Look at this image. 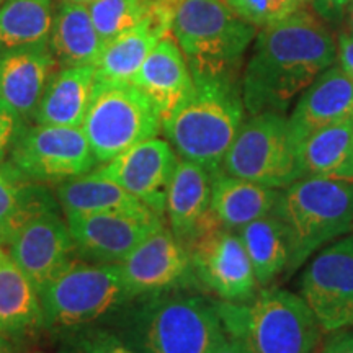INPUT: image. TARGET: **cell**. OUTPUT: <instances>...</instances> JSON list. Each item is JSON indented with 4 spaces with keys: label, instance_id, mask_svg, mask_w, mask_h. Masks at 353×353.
Returning <instances> with one entry per match:
<instances>
[{
    "label": "cell",
    "instance_id": "cell-1",
    "mask_svg": "<svg viewBox=\"0 0 353 353\" xmlns=\"http://www.w3.org/2000/svg\"><path fill=\"white\" fill-rule=\"evenodd\" d=\"M337 61V43L306 7L257 32L241 77L245 112L283 113Z\"/></svg>",
    "mask_w": 353,
    "mask_h": 353
},
{
    "label": "cell",
    "instance_id": "cell-2",
    "mask_svg": "<svg viewBox=\"0 0 353 353\" xmlns=\"http://www.w3.org/2000/svg\"><path fill=\"white\" fill-rule=\"evenodd\" d=\"M114 317L138 353H214L228 339L216 303L188 290L136 298Z\"/></svg>",
    "mask_w": 353,
    "mask_h": 353
},
{
    "label": "cell",
    "instance_id": "cell-3",
    "mask_svg": "<svg viewBox=\"0 0 353 353\" xmlns=\"http://www.w3.org/2000/svg\"><path fill=\"white\" fill-rule=\"evenodd\" d=\"M241 81H201L187 100L162 121L179 159L221 174L224 157L244 123Z\"/></svg>",
    "mask_w": 353,
    "mask_h": 353
},
{
    "label": "cell",
    "instance_id": "cell-4",
    "mask_svg": "<svg viewBox=\"0 0 353 353\" xmlns=\"http://www.w3.org/2000/svg\"><path fill=\"white\" fill-rule=\"evenodd\" d=\"M170 33L193 82L241 81L242 61L257 26L239 19L224 0H180Z\"/></svg>",
    "mask_w": 353,
    "mask_h": 353
},
{
    "label": "cell",
    "instance_id": "cell-5",
    "mask_svg": "<svg viewBox=\"0 0 353 353\" xmlns=\"http://www.w3.org/2000/svg\"><path fill=\"white\" fill-rule=\"evenodd\" d=\"M273 213L288 237L291 275L321 247L353 229V180L303 176L280 190Z\"/></svg>",
    "mask_w": 353,
    "mask_h": 353
},
{
    "label": "cell",
    "instance_id": "cell-6",
    "mask_svg": "<svg viewBox=\"0 0 353 353\" xmlns=\"http://www.w3.org/2000/svg\"><path fill=\"white\" fill-rule=\"evenodd\" d=\"M44 329L61 339L100 327L132 301L118 265L76 259L39 290Z\"/></svg>",
    "mask_w": 353,
    "mask_h": 353
},
{
    "label": "cell",
    "instance_id": "cell-7",
    "mask_svg": "<svg viewBox=\"0 0 353 353\" xmlns=\"http://www.w3.org/2000/svg\"><path fill=\"white\" fill-rule=\"evenodd\" d=\"M229 337L239 339L252 353H314L322 327L298 294L267 290L250 303H216Z\"/></svg>",
    "mask_w": 353,
    "mask_h": 353
},
{
    "label": "cell",
    "instance_id": "cell-8",
    "mask_svg": "<svg viewBox=\"0 0 353 353\" xmlns=\"http://www.w3.org/2000/svg\"><path fill=\"white\" fill-rule=\"evenodd\" d=\"M81 128L101 165L132 145L156 138L162 131V118L134 83L95 81Z\"/></svg>",
    "mask_w": 353,
    "mask_h": 353
},
{
    "label": "cell",
    "instance_id": "cell-9",
    "mask_svg": "<svg viewBox=\"0 0 353 353\" xmlns=\"http://www.w3.org/2000/svg\"><path fill=\"white\" fill-rule=\"evenodd\" d=\"M221 174L276 190L301 179L288 118L283 113L265 112L244 120L224 157Z\"/></svg>",
    "mask_w": 353,
    "mask_h": 353
},
{
    "label": "cell",
    "instance_id": "cell-10",
    "mask_svg": "<svg viewBox=\"0 0 353 353\" xmlns=\"http://www.w3.org/2000/svg\"><path fill=\"white\" fill-rule=\"evenodd\" d=\"M32 182L61 183L88 174L97 161L82 128L21 126L7 159Z\"/></svg>",
    "mask_w": 353,
    "mask_h": 353
},
{
    "label": "cell",
    "instance_id": "cell-11",
    "mask_svg": "<svg viewBox=\"0 0 353 353\" xmlns=\"http://www.w3.org/2000/svg\"><path fill=\"white\" fill-rule=\"evenodd\" d=\"M187 250L198 285L219 301L249 303L255 298L259 283L239 234L216 223Z\"/></svg>",
    "mask_w": 353,
    "mask_h": 353
},
{
    "label": "cell",
    "instance_id": "cell-12",
    "mask_svg": "<svg viewBox=\"0 0 353 353\" xmlns=\"http://www.w3.org/2000/svg\"><path fill=\"white\" fill-rule=\"evenodd\" d=\"M301 298L314 312L322 330L353 324V236L317 252L301 276Z\"/></svg>",
    "mask_w": 353,
    "mask_h": 353
},
{
    "label": "cell",
    "instance_id": "cell-13",
    "mask_svg": "<svg viewBox=\"0 0 353 353\" xmlns=\"http://www.w3.org/2000/svg\"><path fill=\"white\" fill-rule=\"evenodd\" d=\"M118 267L132 299L198 285L188 250L165 226L149 234Z\"/></svg>",
    "mask_w": 353,
    "mask_h": 353
},
{
    "label": "cell",
    "instance_id": "cell-14",
    "mask_svg": "<svg viewBox=\"0 0 353 353\" xmlns=\"http://www.w3.org/2000/svg\"><path fill=\"white\" fill-rule=\"evenodd\" d=\"M77 257L92 263L118 265L149 234L165 226L162 216L94 213L65 216Z\"/></svg>",
    "mask_w": 353,
    "mask_h": 353
},
{
    "label": "cell",
    "instance_id": "cell-15",
    "mask_svg": "<svg viewBox=\"0 0 353 353\" xmlns=\"http://www.w3.org/2000/svg\"><path fill=\"white\" fill-rule=\"evenodd\" d=\"M179 156L169 141L151 138L101 164L97 172L114 180L154 213L165 216V201Z\"/></svg>",
    "mask_w": 353,
    "mask_h": 353
},
{
    "label": "cell",
    "instance_id": "cell-16",
    "mask_svg": "<svg viewBox=\"0 0 353 353\" xmlns=\"http://www.w3.org/2000/svg\"><path fill=\"white\" fill-rule=\"evenodd\" d=\"M7 254L38 291L77 259L68 221L61 210L46 211L30 221L7 245Z\"/></svg>",
    "mask_w": 353,
    "mask_h": 353
},
{
    "label": "cell",
    "instance_id": "cell-17",
    "mask_svg": "<svg viewBox=\"0 0 353 353\" xmlns=\"http://www.w3.org/2000/svg\"><path fill=\"white\" fill-rule=\"evenodd\" d=\"M175 3L154 0L138 25L101 50L95 63V81L131 82L157 43L170 34Z\"/></svg>",
    "mask_w": 353,
    "mask_h": 353
},
{
    "label": "cell",
    "instance_id": "cell-18",
    "mask_svg": "<svg viewBox=\"0 0 353 353\" xmlns=\"http://www.w3.org/2000/svg\"><path fill=\"white\" fill-rule=\"evenodd\" d=\"M213 176L201 165L179 159L165 201V216L172 234L185 249L206 229L218 223L211 210Z\"/></svg>",
    "mask_w": 353,
    "mask_h": 353
},
{
    "label": "cell",
    "instance_id": "cell-19",
    "mask_svg": "<svg viewBox=\"0 0 353 353\" xmlns=\"http://www.w3.org/2000/svg\"><path fill=\"white\" fill-rule=\"evenodd\" d=\"M353 118V81L330 65L303 92L288 118L293 144L299 148L316 131Z\"/></svg>",
    "mask_w": 353,
    "mask_h": 353
},
{
    "label": "cell",
    "instance_id": "cell-20",
    "mask_svg": "<svg viewBox=\"0 0 353 353\" xmlns=\"http://www.w3.org/2000/svg\"><path fill=\"white\" fill-rule=\"evenodd\" d=\"M57 64L50 44L0 52V101L21 120H33Z\"/></svg>",
    "mask_w": 353,
    "mask_h": 353
},
{
    "label": "cell",
    "instance_id": "cell-21",
    "mask_svg": "<svg viewBox=\"0 0 353 353\" xmlns=\"http://www.w3.org/2000/svg\"><path fill=\"white\" fill-rule=\"evenodd\" d=\"M131 83L156 105L162 121L193 94L195 82L172 33L157 43Z\"/></svg>",
    "mask_w": 353,
    "mask_h": 353
},
{
    "label": "cell",
    "instance_id": "cell-22",
    "mask_svg": "<svg viewBox=\"0 0 353 353\" xmlns=\"http://www.w3.org/2000/svg\"><path fill=\"white\" fill-rule=\"evenodd\" d=\"M54 195L64 216L94 213H154L120 183L100 175L97 170L57 183Z\"/></svg>",
    "mask_w": 353,
    "mask_h": 353
},
{
    "label": "cell",
    "instance_id": "cell-23",
    "mask_svg": "<svg viewBox=\"0 0 353 353\" xmlns=\"http://www.w3.org/2000/svg\"><path fill=\"white\" fill-rule=\"evenodd\" d=\"M95 85V65L61 68L52 74L39 100L37 125L81 128Z\"/></svg>",
    "mask_w": 353,
    "mask_h": 353
},
{
    "label": "cell",
    "instance_id": "cell-24",
    "mask_svg": "<svg viewBox=\"0 0 353 353\" xmlns=\"http://www.w3.org/2000/svg\"><path fill=\"white\" fill-rule=\"evenodd\" d=\"M44 329L39 291L7 252L0 259V335L8 341Z\"/></svg>",
    "mask_w": 353,
    "mask_h": 353
},
{
    "label": "cell",
    "instance_id": "cell-25",
    "mask_svg": "<svg viewBox=\"0 0 353 353\" xmlns=\"http://www.w3.org/2000/svg\"><path fill=\"white\" fill-rule=\"evenodd\" d=\"M61 210L48 185L32 182L10 162L0 164V245L7 247L30 221Z\"/></svg>",
    "mask_w": 353,
    "mask_h": 353
},
{
    "label": "cell",
    "instance_id": "cell-26",
    "mask_svg": "<svg viewBox=\"0 0 353 353\" xmlns=\"http://www.w3.org/2000/svg\"><path fill=\"white\" fill-rule=\"evenodd\" d=\"M280 190L237 179L226 174L213 176L211 210L218 223L239 232L247 224L275 211Z\"/></svg>",
    "mask_w": 353,
    "mask_h": 353
},
{
    "label": "cell",
    "instance_id": "cell-27",
    "mask_svg": "<svg viewBox=\"0 0 353 353\" xmlns=\"http://www.w3.org/2000/svg\"><path fill=\"white\" fill-rule=\"evenodd\" d=\"M103 46L87 6L59 2L52 15L50 37L57 64L61 68L95 65Z\"/></svg>",
    "mask_w": 353,
    "mask_h": 353
},
{
    "label": "cell",
    "instance_id": "cell-28",
    "mask_svg": "<svg viewBox=\"0 0 353 353\" xmlns=\"http://www.w3.org/2000/svg\"><path fill=\"white\" fill-rule=\"evenodd\" d=\"M303 176L353 180V118L316 131L299 144Z\"/></svg>",
    "mask_w": 353,
    "mask_h": 353
},
{
    "label": "cell",
    "instance_id": "cell-29",
    "mask_svg": "<svg viewBox=\"0 0 353 353\" xmlns=\"http://www.w3.org/2000/svg\"><path fill=\"white\" fill-rule=\"evenodd\" d=\"M237 234L249 255L260 288L272 285L286 272L290 263V244L283 224L275 213L255 219Z\"/></svg>",
    "mask_w": 353,
    "mask_h": 353
},
{
    "label": "cell",
    "instance_id": "cell-30",
    "mask_svg": "<svg viewBox=\"0 0 353 353\" xmlns=\"http://www.w3.org/2000/svg\"><path fill=\"white\" fill-rule=\"evenodd\" d=\"M52 15V0H3L0 52L50 44Z\"/></svg>",
    "mask_w": 353,
    "mask_h": 353
},
{
    "label": "cell",
    "instance_id": "cell-31",
    "mask_svg": "<svg viewBox=\"0 0 353 353\" xmlns=\"http://www.w3.org/2000/svg\"><path fill=\"white\" fill-rule=\"evenodd\" d=\"M154 0H94L87 6L97 33L107 44L143 20Z\"/></svg>",
    "mask_w": 353,
    "mask_h": 353
},
{
    "label": "cell",
    "instance_id": "cell-32",
    "mask_svg": "<svg viewBox=\"0 0 353 353\" xmlns=\"http://www.w3.org/2000/svg\"><path fill=\"white\" fill-rule=\"evenodd\" d=\"M224 3L254 26L275 23L307 6L306 0H224Z\"/></svg>",
    "mask_w": 353,
    "mask_h": 353
},
{
    "label": "cell",
    "instance_id": "cell-33",
    "mask_svg": "<svg viewBox=\"0 0 353 353\" xmlns=\"http://www.w3.org/2000/svg\"><path fill=\"white\" fill-rule=\"evenodd\" d=\"M57 353H138L128 345L117 332L103 327L81 330L63 339Z\"/></svg>",
    "mask_w": 353,
    "mask_h": 353
},
{
    "label": "cell",
    "instance_id": "cell-34",
    "mask_svg": "<svg viewBox=\"0 0 353 353\" xmlns=\"http://www.w3.org/2000/svg\"><path fill=\"white\" fill-rule=\"evenodd\" d=\"M25 121L13 110L0 101V164L6 162L17 136Z\"/></svg>",
    "mask_w": 353,
    "mask_h": 353
},
{
    "label": "cell",
    "instance_id": "cell-35",
    "mask_svg": "<svg viewBox=\"0 0 353 353\" xmlns=\"http://www.w3.org/2000/svg\"><path fill=\"white\" fill-rule=\"evenodd\" d=\"M352 0H307L319 19L325 21L341 20Z\"/></svg>",
    "mask_w": 353,
    "mask_h": 353
},
{
    "label": "cell",
    "instance_id": "cell-36",
    "mask_svg": "<svg viewBox=\"0 0 353 353\" xmlns=\"http://www.w3.org/2000/svg\"><path fill=\"white\" fill-rule=\"evenodd\" d=\"M337 61L341 69L353 81V38L343 33L337 38Z\"/></svg>",
    "mask_w": 353,
    "mask_h": 353
},
{
    "label": "cell",
    "instance_id": "cell-37",
    "mask_svg": "<svg viewBox=\"0 0 353 353\" xmlns=\"http://www.w3.org/2000/svg\"><path fill=\"white\" fill-rule=\"evenodd\" d=\"M322 353H353V334L343 332L330 339Z\"/></svg>",
    "mask_w": 353,
    "mask_h": 353
},
{
    "label": "cell",
    "instance_id": "cell-38",
    "mask_svg": "<svg viewBox=\"0 0 353 353\" xmlns=\"http://www.w3.org/2000/svg\"><path fill=\"white\" fill-rule=\"evenodd\" d=\"M214 353H252V350H250L244 342L239 341V339L229 337L228 335L226 342H224Z\"/></svg>",
    "mask_w": 353,
    "mask_h": 353
},
{
    "label": "cell",
    "instance_id": "cell-39",
    "mask_svg": "<svg viewBox=\"0 0 353 353\" xmlns=\"http://www.w3.org/2000/svg\"><path fill=\"white\" fill-rule=\"evenodd\" d=\"M343 30L341 33L347 34V37L353 38V0L348 3L345 13H343Z\"/></svg>",
    "mask_w": 353,
    "mask_h": 353
},
{
    "label": "cell",
    "instance_id": "cell-40",
    "mask_svg": "<svg viewBox=\"0 0 353 353\" xmlns=\"http://www.w3.org/2000/svg\"><path fill=\"white\" fill-rule=\"evenodd\" d=\"M0 353H15V345L7 337L0 335Z\"/></svg>",
    "mask_w": 353,
    "mask_h": 353
},
{
    "label": "cell",
    "instance_id": "cell-41",
    "mask_svg": "<svg viewBox=\"0 0 353 353\" xmlns=\"http://www.w3.org/2000/svg\"><path fill=\"white\" fill-rule=\"evenodd\" d=\"M59 2H72V3H83V6H88L94 0H59Z\"/></svg>",
    "mask_w": 353,
    "mask_h": 353
},
{
    "label": "cell",
    "instance_id": "cell-42",
    "mask_svg": "<svg viewBox=\"0 0 353 353\" xmlns=\"http://www.w3.org/2000/svg\"><path fill=\"white\" fill-rule=\"evenodd\" d=\"M3 254H6V250H3V247L0 245V259H2V255H3Z\"/></svg>",
    "mask_w": 353,
    "mask_h": 353
},
{
    "label": "cell",
    "instance_id": "cell-43",
    "mask_svg": "<svg viewBox=\"0 0 353 353\" xmlns=\"http://www.w3.org/2000/svg\"><path fill=\"white\" fill-rule=\"evenodd\" d=\"M167 2H172V3H176V2H180V0H167Z\"/></svg>",
    "mask_w": 353,
    "mask_h": 353
},
{
    "label": "cell",
    "instance_id": "cell-44",
    "mask_svg": "<svg viewBox=\"0 0 353 353\" xmlns=\"http://www.w3.org/2000/svg\"><path fill=\"white\" fill-rule=\"evenodd\" d=\"M2 3H3V0H0V6H2Z\"/></svg>",
    "mask_w": 353,
    "mask_h": 353
},
{
    "label": "cell",
    "instance_id": "cell-45",
    "mask_svg": "<svg viewBox=\"0 0 353 353\" xmlns=\"http://www.w3.org/2000/svg\"><path fill=\"white\" fill-rule=\"evenodd\" d=\"M306 3H307V0H306Z\"/></svg>",
    "mask_w": 353,
    "mask_h": 353
}]
</instances>
